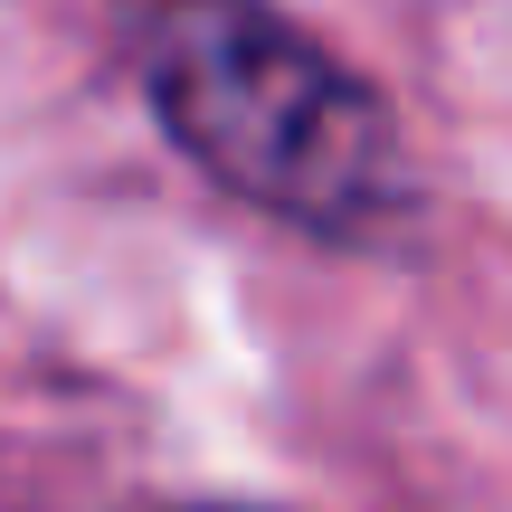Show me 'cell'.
Listing matches in <instances>:
<instances>
[{"label":"cell","instance_id":"6da1fadb","mask_svg":"<svg viewBox=\"0 0 512 512\" xmlns=\"http://www.w3.org/2000/svg\"><path fill=\"white\" fill-rule=\"evenodd\" d=\"M133 57L171 143L247 209L342 247L399 219L408 152L389 105L266 0H152Z\"/></svg>","mask_w":512,"mask_h":512}]
</instances>
